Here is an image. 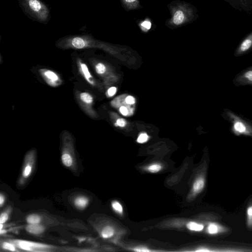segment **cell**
<instances>
[{
  "instance_id": "83f0119b",
  "label": "cell",
  "mask_w": 252,
  "mask_h": 252,
  "mask_svg": "<svg viewBox=\"0 0 252 252\" xmlns=\"http://www.w3.org/2000/svg\"><path fill=\"white\" fill-rule=\"evenodd\" d=\"M31 171H32V167L30 165H27L24 169V171L23 172V176L24 177L28 176L30 174Z\"/></svg>"
},
{
  "instance_id": "5bb4252c",
  "label": "cell",
  "mask_w": 252,
  "mask_h": 252,
  "mask_svg": "<svg viewBox=\"0 0 252 252\" xmlns=\"http://www.w3.org/2000/svg\"><path fill=\"white\" fill-rule=\"evenodd\" d=\"M88 199L85 196H79L74 201L75 205L79 209L85 208L88 204Z\"/></svg>"
},
{
  "instance_id": "9a60e30c",
  "label": "cell",
  "mask_w": 252,
  "mask_h": 252,
  "mask_svg": "<svg viewBox=\"0 0 252 252\" xmlns=\"http://www.w3.org/2000/svg\"><path fill=\"white\" fill-rule=\"evenodd\" d=\"M242 10L247 13L252 12V0H239Z\"/></svg>"
},
{
  "instance_id": "7a4b0ae2",
  "label": "cell",
  "mask_w": 252,
  "mask_h": 252,
  "mask_svg": "<svg viewBox=\"0 0 252 252\" xmlns=\"http://www.w3.org/2000/svg\"><path fill=\"white\" fill-rule=\"evenodd\" d=\"M23 13L30 19L42 24H47L51 13L47 4L41 0H18Z\"/></svg>"
},
{
  "instance_id": "7402d4cb",
  "label": "cell",
  "mask_w": 252,
  "mask_h": 252,
  "mask_svg": "<svg viewBox=\"0 0 252 252\" xmlns=\"http://www.w3.org/2000/svg\"><path fill=\"white\" fill-rule=\"evenodd\" d=\"M112 207L115 212L122 214L123 212V209L122 205L117 201H113L112 202Z\"/></svg>"
},
{
  "instance_id": "52a82bcc",
  "label": "cell",
  "mask_w": 252,
  "mask_h": 252,
  "mask_svg": "<svg viewBox=\"0 0 252 252\" xmlns=\"http://www.w3.org/2000/svg\"><path fill=\"white\" fill-rule=\"evenodd\" d=\"M14 243L20 249L26 251H33L34 249H45L49 247L44 244L24 240H15L14 241Z\"/></svg>"
},
{
  "instance_id": "ffe728a7",
  "label": "cell",
  "mask_w": 252,
  "mask_h": 252,
  "mask_svg": "<svg viewBox=\"0 0 252 252\" xmlns=\"http://www.w3.org/2000/svg\"><path fill=\"white\" fill-rule=\"evenodd\" d=\"M207 232L210 234H216L220 230L218 225L214 223H210L207 227Z\"/></svg>"
},
{
  "instance_id": "d4e9b609",
  "label": "cell",
  "mask_w": 252,
  "mask_h": 252,
  "mask_svg": "<svg viewBox=\"0 0 252 252\" xmlns=\"http://www.w3.org/2000/svg\"><path fill=\"white\" fill-rule=\"evenodd\" d=\"M2 247L3 249L11 251H15V248L14 246L12 244L8 242H3L2 244Z\"/></svg>"
},
{
  "instance_id": "44dd1931",
  "label": "cell",
  "mask_w": 252,
  "mask_h": 252,
  "mask_svg": "<svg viewBox=\"0 0 252 252\" xmlns=\"http://www.w3.org/2000/svg\"><path fill=\"white\" fill-rule=\"evenodd\" d=\"M225 1L230 4L232 7L238 10L242 11V9L241 7L240 2L239 0H222Z\"/></svg>"
},
{
  "instance_id": "7c38bea8",
  "label": "cell",
  "mask_w": 252,
  "mask_h": 252,
  "mask_svg": "<svg viewBox=\"0 0 252 252\" xmlns=\"http://www.w3.org/2000/svg\"><path fill=\"white\" fill-rule=\"evenodd\" d=\"M205 186V180L203 177L198 178L193 184L192 190L195 193L201 192Z\"/></svg>"
},
{
  "instance_id": "4fadbf2b",
  "label": "cell",
  "mask_w": 252,
  "mask_h": 252,
  "mask_svg": "<svg viewBox=\"0 0 252 252\" xmlns=\"http://www.w3.org/2000/svg\"><path fill=\"white\" fill-rule=\"evenodd\" d=\"M27 231L32 234H39L41 233L44 230L43 226L38 224H30L26 227Z\"/></svg>"
},
{
  "instance_id": "8fae6325",
  "label": "cell",
  "mask_w": 252,
  "mask_h": 252,
  "mask_svg": "<svg viewBox=\"0 0 252 252\" xmlns=\"http://www.w3.org/2000/svg\"><path fill=\"white\" fill-rule=\"evenodd\" d=\"M248 123L244 120L236 119L233 121V127L239 132H248L247 127H248Z\"/></svg>"
},
{
  "instance_id": "836d02e7",
  "label": "cell",
  "mask_w": 252,
  "mask_h": 252,
  "mask_svg": "<svg viewBox=\"0 0 252 252\" xmlns=\"http://www.w3.org/2000/svg\"><path fill=\"white\" fill-rule=\"evenodd\" d=\"M4 198L2 196V194H0V204L1 206L4 202Z\"/></svg>"
},
{
  "instance_id": "2e32d148",
  "label": "cell",
  "mask_w": 252,
  "mask_h": 252,
  "mask_svg": "<svg viewBox=\"0 0 252 252\" xmlns=\"http://www.w3.org/2000/svg\"><path fill=\"white\" fill-rule=\"evenodd\" d=\"M114 228L110 226H105L101 231V236L104 238H110L114 235Z\"/></svg>"
},
{
  "instance_id": "ba28073f",
  "label": "cell",
  "mask_w": 252,
  "mask_h": 252,
  "mask_svg": "<svg viewBox=\"0 0 252 252\" xmlns=\"http://www.w3.org/2000/svg\"><path fill=\"white\" fill-rule=\"evenodd\" d=\"M138 27L143 33H148L151 32L153 28L154 23L152 20L149 17H146L143 19H140L136 21Z\"/></svg>"
},
{
  "instance_id": "3957f363",
  "label": "cell",
  "mask_w": 252,
  "mask_h": 252,
  "mask_svg": "<svg viewBox=\"0 0 252 252\" xmlns=\"http://www.w3.org/2000/svg\"><path fill=\"white\" fill-rule=\"evenodd\" d=\"M76 96L79 103L84 111L90 117H94L95 112L93 109V95L88 92H81L78 93Z\"/></svg>"
},
{
  "instance_id": "8992f818",
  "label": "cell",
  "mask_w": 252,
  "mask_h": 252,
  "mask_svg": "<svg viewBox=\"0 0 252 252\" xmlns=\"http://www.w3.org/2000/svg\"><path fill=\"white\" fill-rule=\"evenodd\" d=\"M76 63L79 72L84 79L91 86L93 87L95 86L96 83L95 80L91 73L90 72L87 64L80 58H77Z\"/></svg>"
},
{
  "instance_id": "603a6c76",
  "label": "cell",
  "mask_w": 252,
  "mask_h": 252,
  "mask_svg": "<svg viewBox=\"0 0 252 252\" xmlns=\"http://www.w3.org/2000/svg\"><path fill=\"white\" fill-rule=\"evenodd\" d=\"M247 224L248 226L252 227V205L250 206L247 210Z\"/></svg>"
},
{
  "instance_id": "277c9868",
  "label": "cell",
  "mask_w": 252,
  "mask_h": 252,
  "mask_svg": "<svg viewBox=\"0 0 252 252\" xmlns=\"http://www.w3.org/2000/svg\"><path fill=\"white\" fill-rule=\"evenodd\" d=\"M39 72L46 83L52 87H57L60 86L63 80L58 73L47 68H41Z\"/></svg>"
},
{
  "instance_id": "1f68e13d",
  "label": "cell",
  "mask_w": 252,
  "mask_h": 252,
  "mask_svg": "<svg viewBox=\"0 0 252 252\" xmlns=\"http://www.w3.org/2000/svg\"><path fill=\"white\" fill-rule=\"evenodd\" d=\"M120 111L121 113V114L124 116H126L128 114V110L127 108L124 106H121L120 108Z\"/></svg>"
},
{
  "instance_id": "4dcf8cb0",
  "label": "cell",
  "mask_w": 252,
  "mask_h": 252,
  "mask_svg": "<svg viewBox=\"0 0 252 252\" xmlns=\"http://www.w3.org/2000/svg\"><path fill=\"white\" fill-rule=\"evenodd\" d=\"M116 124L117 126H124L126 124V122L125 120L123 119H119L117 121L116 125Z\"/></svg>"
},
{
  "instance_id": "484cf974",
  "label": "cell",
  "mask_w": 252,
  "mask_h": 252,
  "mask_svg": "<svg viewBox=\"0 0 252 252\" xmlns=\"http://www.w3.org/2000/svg\"><path fill=\"white\" fill-rule=\"evenodd\" d=\"M148 136L146 133H141L137 138V142L140 143H143L147 141Z\"/></svg>"
},
{
  "instance_id": "d6a6232c",
  "label": "cell",
  "mask_w": 252,
  "mask_h": 252,
  "mask_svg": "<svg viewBox=\"0 0 252 252\" xmlns=\"http://www.w3.org/2000/svg\"><path fill=\"white\" fill-rule=\"evenodd\" d=\"M134 250L135 251H137V252H149V251H150V250H149L148 249H147L145 247H143L135 248L134 249Z\"/></svg>"
},
{
  "instance_id": "e0dca14e",
  "label": "cell",
  "mask_w": 252,
  "mask_h": 252,
  "mask_svg": "<svg viewBox=\"0 0 252 252\" xmlns=\"http://www.w3.org/2000/svg\"><path fill=\"white\" fill-rule=\"evenodd\" d=\"M187 228L192 231H200L203 230L204 228L203 225L195 222H189L187 225Z\"/></svg>"
},
{
  "instance_id": "f1b7e54d",
  "label": "cell",
  "mask_w": 252,
  "mask_h": 252,
  "mask_svg": "<svg viewBox=\"0 0 252 252\" xmlns=\"http://www.w3.org/2000/svg\"><path fill=\"white\" fill-rule=\"evenodd\" d=\"M117 91V89L116 87H112L110 88L107 91V94L109 96H113Z\"/></svg>"
},
{
  "instance_id": "ac0fdd59",
  "label": "cell",
  "mask_w": 252,
  "mask_h": 252,
  "mask_svg": "<svg viewBox=\"0 0 252 252\" xmlns=\"http://www.w3.org/2000/svg\"><path fill=\"white\" fill-rule=\"evenodd\" d=\"M62 160L63 164L67 167L70 166L72 164V159L68 153H63L62 156Z\"/></svg>"
},
{
  "instance_id": "30bf717a",
  "label": "cell",
  "mask_w": 252,
  "mask_h": 252,
  "mask_svg": "<svg viewBox=\"0 0 252 252\" xmlns=\"http://www.w3.org/2000/svg\"><path fill=\"white\" fill-rule=\"evenodd\" d=\"M123 7L127 11L142 8L140 0H120Z\"/></svg>"
},
{
  "instance_id": "d6986e66",
  "label": "cell",
  "mask_w": 252,
  "mask_h": 252,
  "mask_svg": "<svg viewBox=\"0 0 252 252\" xmlns=\"http://www.w3.org/2000/svg\"><path fill=\"white\" fill-rule=\"evenodd\" d=\"M26 220L29 224H38L40 221V218L37 215L32 214L28 216Z\"/></svg>"
},
{
  "instance_id": "5b68a950",
  "label": "cell",
  "mask_w": 252,
  "mask_h": 252,
  "mask_svg": "<svg viewBox=\"0 0 252 252\" xmlns=\"http://www.w3.org/2000/svg\"><path fill=\"white\" fill-rule=\"evenodd\" d=\"M252 50V31L243 39L236 48L234 55L240 56L245 54Z\"/></svg>"
},
{
  "instance_id": "6da1fadb",
  "label": "cell",
  "mask_w": 252,
  "mask_h": 252,
  "mask_svg": "<svg viewBox=\"0 0 252 252\" xmlns=\"http://www.w3.org/2000/svg\"><path fill=\"white\" fill-rule=\"evenodd\" d=\"M167 7L170 16L166 20L165 25L171 30L190 24L198 18L196 7L186 1L174 0L168 3Z\"/></svg>"
},
{
  "instance_id": "cb8c5ba5",
  "label": "cell",
  "mask_w": 252,
  "mask_h": 252,
  "mask_svg": "<svg viewBox=\"0 0 252 252\" xmlns=\"http://www.w3.org/2000/svg\"><path fill=\"white\" fill-rule=\"evenodd\" d=\"M161 169V166L159 164H153L148 167V170L152 173H157Z\"/></svg>"
},
{
  "instance_id": "4316f807",
  "label": "cell",
  "mask_w": 252,
  "mask_h": 252,
  "mask_svg": "<svg viewBox=\"0 0 252 252\" xmlns=\"http://www.w3.org/2000/svg\"><path fill=\"white\" fill-rule=\"evenodd\" d=\"M8 219V215L6 213H2L0 217V223H4Z\"/></svg>"
},
{
  "instance_id": "f546056e",
  "label": "cell",
  "mask_w": 252,
  "mask_h": 252,
  "mask_svg": "<svg viewBox=\"0 0 252 252\" xmlns=\"http://www.w3.org/2000/svg\"><path fill=\"white\" fill-rule=\"evenodd\" d=\"M126 102L128 104H132L135 102V99L132 96H127L126 98Z\"/></svg>"
},
{
  "instance_id": "9c48e42d",
  "label": "cell",
  "mask_w": 252,
  "mask_h": 252,
  "mask_svg": "<svg viewBox=\"0 0 252 252\" xmlns=\"http://www.w3.org/2000/svg\"><path fill=\"white\" fill-rule=\"evenodd\" d=\"M237 81L240 84L252 85V67L244 70L238 77Z\"/></svg>"
}]
</instances>
